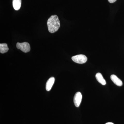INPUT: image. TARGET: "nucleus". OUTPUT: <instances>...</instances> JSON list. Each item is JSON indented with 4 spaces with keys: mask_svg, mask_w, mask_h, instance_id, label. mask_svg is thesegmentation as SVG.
Masks as SVG:
<instances>
[{
    "mask_svg": "<svg viewBox=\"0 0 124 124\" xmlns=\"http://www.w3.org/2000/svg\"><path fill=\"white\" fill-rule=\"evenodd\" d=\"M47 25L50 32L53 33L57 32L60 27V20L57 16H51L48 19Z\"/></svg>",
    "mask_w": 124,
    "mask_h": 124,
    "instance_id": "nucleus-1",
    "label": "nucleus"
},
{
    "mask_svg": "<svg viewBox=\"0 0 124 124\" xmlns=\"http://www.w3.org/2000/svg\"><path fill=\"white\" fill-rule=\"evenodd\" d=\"M73 62L79 64H83L87 62L88 59L85 55L78 54L73 56L71 58Z\"/></svg>",
    "mask_w": 124,
    "mask_h": 124,
    "instance_id": "nucleus-2",
    "label": "nucleus"
},
{
    "mask_svg": "<svg viewBox=\"0 0 124 124\" xmlns=\"http://www.w3.org/2000/svg\"><path fill=\"white\" fill-rule=\"evenodd\" d=\"M16 47L17 48L25 53L29 52L31 50L30 44L27 42H25L22 43L18 42L16 44Z\"/></svg>",
    "mask_w": 124,
    "mask_h": 124,
    "instance_id": "nucleus-3",
    "label": "nucleus"
},
{
    "mask_svg": "<svg viewBox=\"0 0 124 124\" xmlns=\"http://www.w3.org/2000/svg\"><path fill=\"white\" fill-rule=\"evenodd\" d=\"M82 99V95L79 92H77L75 94L74 97V103L77 107L79 106Z\"/></svg>",
    "mask_w": 124,
    "mask_h": 124,
    "instance_id": "nucleus-4",
    "label": "nucleus"
},
{
    "mask_svg": "<svg viewBox=\"0 0 124 124\" xmlns=\"http://www.w3.org/2000/svg\"><path fill=\"white\" fill-rule=\"evenodd\" d=\"M110 78L113 83L118 86H121L123 84L122 81L119 79L116 76L112 75L111 76Z\"/></svg>",
    "mask_w": 124,
    "mask_h": 124,
    "instance_id": "nucleus-5",
    "label": "nucleus"
},
{
    "mask_svg": "<svg viewBox=\"0 0 124 124\" xmlns=\"http://www.w3.org/2000/svg\"><path fill=\"white\" fill-rule=\"evenodd\" d=\"M55 79L53 77L50 78L47 81L46 84V91H49L51 89L52 86L54 83Z\"/></svg>",
    "mask_w": 124,
    "mask_h": 124,
    "instance_id": "nucleus-6",
    "label": "nucleus"
},
{
    "mask_svg": "<svg viewBox=\"0 0 124 124\" xmlns=\"http://www.w3.org/2000/svg\"><path fill=\"white\" fill-rule=\"evenodd\" d=\"M95 77L98 82L103 85H105L106 84V80L103 78V77L101 73H98L95 75Z\"/></svg>",
    "mask_w": 124,
    "mask_h": 124,
    "instance_id": "nucleus-7",
    "label": "nucleus"
},
{
    "mask_svg": "<svg viewBox=\"0 0 124 124\" xmlns=\"http://www.w3.org/2000/svg\"><path fill=\"white\" fill-rule=\"evenodd\" d=\"M22 4V0H13V5L14 8L16 10H18L20 9Z\"/></svg>",
    "mask_w": 124,
    "mask_h": 124,
    "instance_id": "nucleus-8",
    "label": "nucleus"
},
{
    "mask_svg": "<svg viewBox=\"0 0 124 124\" xmlns=\"http://www.w3.org/2000/svg\"><path fill=\"white\" fill-rule=\"evenodd\" d=\"M9 48L7 44L6 43L0 44V52L1 53L4 54L8 51Z\"/></svg>",
    "mask_w": 124,
    "mask_h": 124,
    "instance_id": "nucleus-9",
    "label": "nucleus"
},
{
    "mask_svg": "<svg viewBox=\"0 0 124 124\" xmlns=\"http://www.w3.org/2000/svg\"><path fill=\"white\" fill-rule=\"evenodd\" d=\"M108 2L110 3H113L115 2L116 0H108Z\"/></svg>",
    "mask_w": 124,
    "mask_h": 124,
    "instance_id": "nucleus-10",
    "label": "nucleus"
},
{
    "mask_svg": "<svg viewBox=\"0 0 124 124\" xmlns=\"http://www.w3.org/2000/svg\"><path fill=\"white\" fill-rule=\"evenodd\" d=\"M113 124V123H112V122H108V123H107L106 124Z\"/></svg>",
    "mask_w": 124,
    "mask_h": 124,
    "instance_id": "nucleus-11",
    "label": "nucleus"
}]
</instances>
